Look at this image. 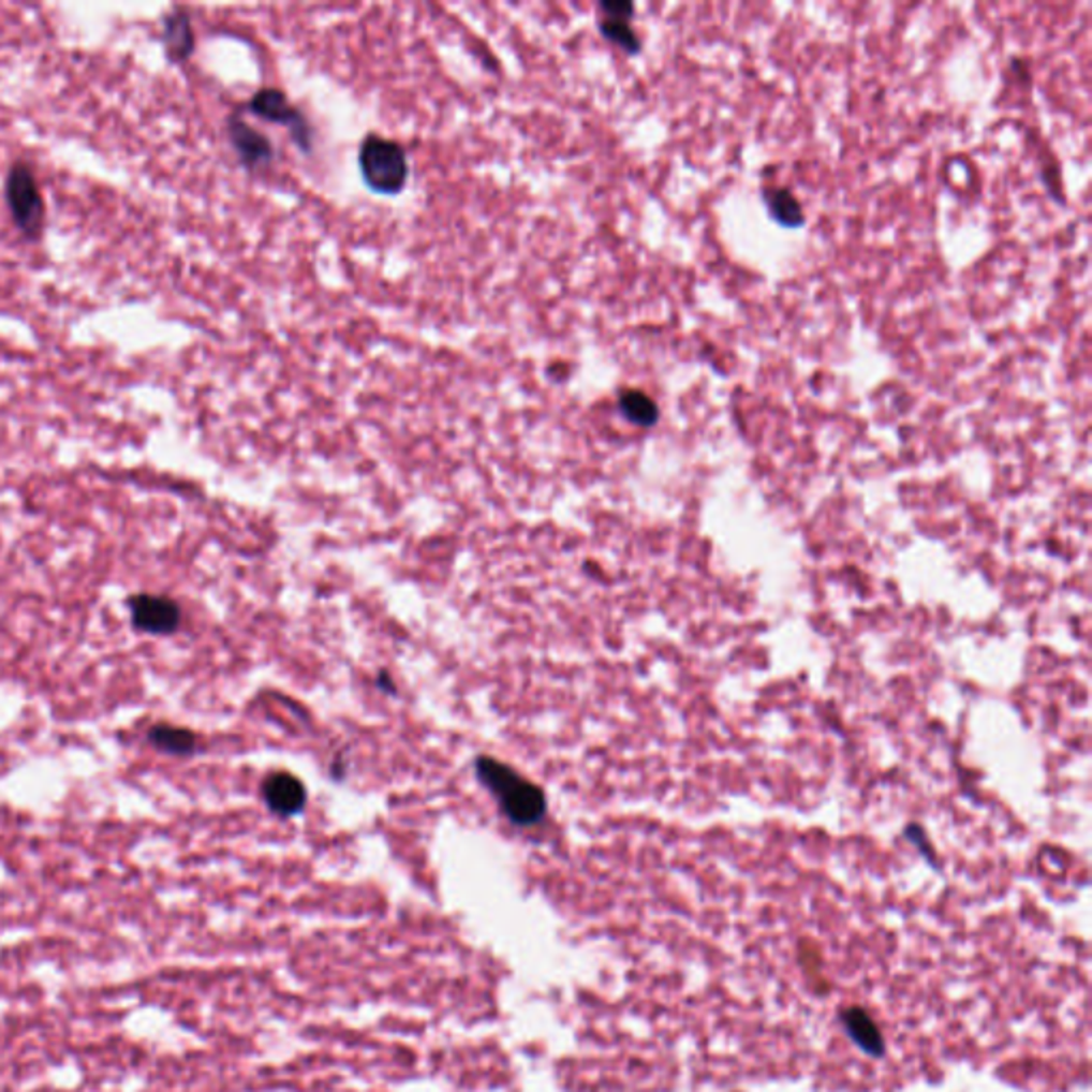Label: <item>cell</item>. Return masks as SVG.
Listing matches in <instances>:
<instances>
[{
  "label": "cell",
  "instance_id": "6da1fadb",
  "mask_svg": "<svg viewBox=\"0 0 1092 1092\" xmlns=\"http://www.w3.org/2000/svg\"><path fill=\"white\" fill-rule=\"evenodd\" d=\"M476 770L481 781L500 800L504 813L519 826H532L545 815V794L508 766L493 757H478Z\"/></svg>",
  "mask_w": 1092,
  "mask_h": 1092
},
{
  "label": "cell",
  "instance_id": "7a4b0ae2",
  "mask_svg": "<svg viewBox=\"0 0 1092 1092\" xmlns=\"http://www.w3.org/2000/svg\"><path fill=\"white\" fill-rule=\"evenodd\" d=\"M4 203L15 228L26 241H39L45 228V198L32 167L15 161L4 178Z\"/></svg>",
  "mask_w": 1092,
  "mask_h": 1092
},
{
  "label": "cell",
  "instance_id": "3957f363",
  "mask_svg": "<svg viewBox=\"0 0 1092 1092\" xmlns=\"http://www.w3.org/2000/svg\"><path fill=\"white\" fill-rule=\"evenodd\" d=\"M359 167L369 190L397 194L408 180V159L399 144L369 135L359 150Z\"/></svg>",
  "mask_w": 1092,
  "mask_h": 1092
},
{
  "label": "cell",
  "instance_id": "277c9868",
  "mask_svg": "<svg viewBox=\"0 0 1092 1092\" xmlns=\"http://www.w3.org/2000/svg\"><path fill=\"white\" fill-rule=\"evenodd\" d=\"M131 621L139 632L146 634H174L182 623V610L176 600L167 595L139 593L129 600Z\"/></svg>",
  "mask_w": 1092,
  "mask_h": 1092
},
{
  "label": "cell",
  "instance_id": "5b68a950",
  "mask_svg": "<svg viewBox=\"0 0 1092 1092\" xmlns=\"http://www.w3.org/2000/svg\"><path fill=\"white\" fill-rule=\"evenodd\" d=\"M250 112L267 122H274V124H286L295 137V142L306 150L310 152L312 144H310V124L306 122V118L301 116L299 109H295L289 99L276 90V88H263L259 90L252 101H250Z\"/></svg>",
  "mask_w": 1092,
  "mask_h": 1092
},
{
  "label": "cell",
  "instance_id": "8992f818",
  "mask_svg": "<svg viewBox=\"0 0 1092 1092\" xmlns=\"http://www.w3.org/2000/svg\"><path fill=\"white\" fill-rule=\"evenodd\" d=\"M226 131H228L231 146L235 148V152L246 169L254 172V169L269 165L274 150H271V144L259 131H254L250 124H246L237 116L228 118Z\"/></svg>",
  "mask_w": 1092,
  "mask_h": 1092
},
{
  "label": "cell",
  "instance_id": "52a82bcc",
  "mask_svg": "<svg viewBox=\"0 0 1092 1092\" xmlns=\"http://www.w3.org/2000/svg\"><path fill=\"white\" fill-rule=\"evenodd\" d=\"M263 796L267 807L278 815H295L306 805L304 783L289 772L271 774L263 785Z\"/></svg>",
  "mask_w": 1092,
  "mask_h": 1092
},
{
  "label": "cell",
  "instance_id": "ba28073f",
  "mask_svg": "<svg viewBox=\"0 0 1092 1092\" xmlns=\"http://www.w3.org/2000/svg\"><path fill=\"white\" fill-rule=\"evenodd\" d=\"M194 30L190 15L183 9H174L165 15L163 21V45L167 51V58L176 64L186 62L194 51Z\"/></svg>",
  "mask_w": 1092,
  "mask_h": 1092
},
{
  "label": "cell",
  "instance_id": "9c48e42d",
  "mask_svg": "<svg viewBox=\"0 0 1092 1092\" xmlns=\"http://www.w3.org/2000/svg\"><path fill=\"white\" fill-rule=\"evenodd\" d=\"M148 740L163 753L169 755H190L196 749V736L190 729L157 724L148 732Z\"/></svg>",
  "mask_w": 1092,
  "mask_h": 1092
},
{
  "label": "cell",
  "instance_id": "30bf717a",
  "mask_svg": "<svg viewBox=\"0 0 1092 1092\" xmlns=\"http://www.w3.org/2000/svg\"><path fill=\"white\" fill-rule=\"evenodd\" d=\"M764 201L768 205L770 216L777 222H781L785 226H800L802 224V220H805L802 207H800L798 198L787 188H766L764 190Z\"/></svg>",
  "mask_w": 1092,
  "mask_h": 1092
},
{
  "label": "cell",
  "instance_id": "8fae6325",
  "mask_svg": "<svg viewBox=\"0 0 1092 1092\" xmlns=\"http://www.w3.org/2000/svg\"><path fill=\"white\" fill-rule=\"evenodd\" d=\"M619 408L621 414L638 427H651L658 423L660 416L655 401L643 390H623L619 395Z\"/></svg>",
  "mask_w": 1092,
  "mask_h": 1092
},
{
  "label": "cell",
  "instance_id": "7c38bea8",
  "mask_svg": "<svg viewBox=\"0 0 1092 1092\" xmlns=\"http://www.w3.org/2000/svg\"><path fill=\"white\" fill-rule=\"evenodd\" d=\"M600 30H602V34H604L610 43L619 45V47H621L623 51H628V54H636V51L640 49V39L636 36V32L632 30V26H630V21H628V19H615V17H604V15H602V19H600Z\"/></svg>",
  "mask_w": 1092,
  "mask_h": 1092
},
{
  "label": "cell",
  "instance_id": "4fadbf2b",
  "mask_svg": "<svg viewBox=\"0 0 1092 1092\" xmlns=\"http://www.w3.org/2000/svg\"><path fill=\"white\" fill-rule=\"evenodd\" d=\"M604 17H615V19H628L634 15V4L632 2H602L600 4Z\"/></svg>",
  "mask_w": 1092,
  "mask_h": 1092
}]
</instances>
